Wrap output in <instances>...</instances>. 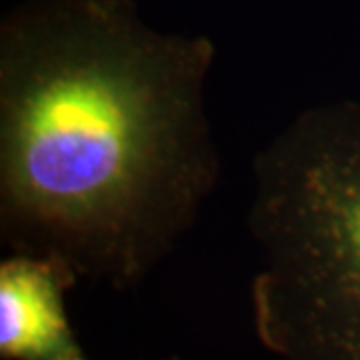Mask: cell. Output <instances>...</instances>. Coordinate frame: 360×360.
<instances>
[{
  "instance_id": "cell-1",
  "label": "cell",
  "mask_w": 360,
  "mask_h": 360,
  "mask_svg": "<svg viewBox=\"0 0 360 360\" xmlns=\"http://www.w3.org/2000/svg\"><path fill=\"white\" fill-rule=\"evenodd\" d=\"M214 44L132 0H37L0 26V240L132 288L220 176L205 104Z\"/></svg>"
},
{
  "instance_id": "cell-2",
  "label": "cell",
  "mask_w": 360,
  "mask_h": 360,
  "mask_svg": "<svg viewBox=\"0 0 360 360\" xmlns=\"http://www.w3.org/2000/svg\"><path fill=\"white\" fill-rule=\"evenodd\" d=\"M252 174L258 340L283 360H360V101L300 112Z\"/></svg>"
},
{
  "instance_id": "cell-3",
  "label": "cell",
  "mask_w": 360,
  "mask_h": 360,
  "mask_svg": "<svg viewBox=\"0 0 360 360\" xmlns=\"http://www.w3.org/2000/svg\"><path fill=\"white\" fill-rule=\"evenodd\" d=\"M77 281L58 258L11 255L0 262V359L89 360L65 310Z\"/></svg>"
},
{
  "instance_id": "cell-4",
  "label": "cell",
  "mask_w": 360,
  "mask_h": 360,
  "mask_svg": "<svg viewBox=\"0 0 360 360\" xmlns=\"http://www.w3.org/2000/svg\"><path fill=\"white\" fill-rule=\"evenodd\" d=\"M174 360H176V359H174Z\"/></svg>"
}]
</instances>
